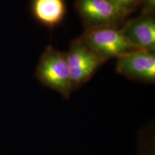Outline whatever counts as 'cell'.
Here are the masks:
<instances>
[{"label": "cell", "instance_id": "6da1fadb", "mask_svg": "<svg viewBox=\"0 0 155 155\" xmlns=\"http://www.w3.org/2000/svg\"><path fill=\"white\" fill-rule=\"evenodd\" d=\"M36 77L44 86L55 90L65 98L73 91L67 54L49 45L42 54Z\"/></svg>", "mask_w": 155, "mask_h": 155}, {"label": "cell", "instance_id": "7a4b0ae2", "mask_svg": "<svg viewBox=\"0 0 155 155\" xmlns=\"http://www.w3.org/2000/svg\"><path fill=\"white\" fill-rule=\"evenodd\" d=\"M83 43L106 61L136 50L128 41L121 29L115 26L86 29L79 38Z\"/></svg>", "mask_w": 155, "mask_h": 155}, {"label": "cell", "instance_id": "3957f363", "mask_svg": "<svg viewBox=\"0 0 155 155\" xmlns=\"http://www.w3.org/2000/svg\"><path fill=\"white\" fill-rule=\"evenodd\" d=\"M66 54L73 91L88 82L97 70L106 62L86 46L80 38L73 40Z\"/></svg>", "mask_w": 155, "mask_h": 155}, {"label": "cell", "instance_id": "277c9868", "mask_svg": "<svg viewBox=\"0 0 155 155\" xmlns=\"http://www.w3.org/2000/svg\"><path fill=\"white\" fill-rule=\"evenodd\" d=\"M75 9L86 29L118 27L124 19L111 0H76Z\"/></svg>", "mask_w": 155, "mask_h": 155}, {"label": "cell", "instance_id": "5b68a950", "mask_svg": "<svg viewBox=\"0 0 155 155\" xmlns=\"http://www.w3.org/2000/svg\"><path fill=\"white\" fill-rule=\"evenodd\" d=\"M116 71L131 80L154 83V53L139 49L131 50L117 58Z\"/></svg>", "mask_w": 155, "mask_h": 155}, {"label": "cell", "instance_id": "8992f818", "mask_svg": "<svg viewBox=\"0 0 155 155\" xmlns=\"http://www.w3.org/2000/svg\"><path fill=\"white\" fill-rule=\"evenodd\" d=\"M128 41L137 49L154 53L155 19L154 14H141L121 29Z\"/></svg>", "mask_w": 155, "mask_h": 155}, {"label": "cell", "instance_id": "52a82bcc", "mask_svg": "<svg viewBox=\"0 0 155 155\" xmlns=\"http://www.w3.org/2000/svg\"><path fill=\"white\" fill-rule=\"evenodd\" d=\"M32 9L39 22L49 28L59 25L66 12L64 0H33Z\"/></svg>", "mask_w": 155, "mask_h": 155}, {"label": "cell", "instance_id": "ba28073f", "mask_svg": "<svg viewBox=\"0 0 155 155\" xmlns=\"http://www.w3.org/2000/svg\"><path fill=\"white\" fill-rule=\"evenodd\" d=\"M137 155H155L154 128L152 126L140 131L138 137Z\"/></svg>", "mask_w": 155, "mask_h": 155}, {"label": "cell", "instance_id": "9c48e42d", "mask_svg": "<svg viewBox=\"0 0 155 155\" xmlns=\"http://www.w3.org/2000/svg\"><path fill=\"white\" fill-rule=\"evenodd\" d=\"M117 9H119L122 16L125 17L136 10L141 5V0H111Z\"/></svg>", "mask_w": 155, "mask_h": 155}, {"label": "cell", "instance_id": "30bf717a", "mask_svg": "<svg viewBox=\"0 0 155 155\" xmlns=\"http://www.w3.org/2000/svg\"><path fill=\"white\" fill-rule=\"evenodd\" d=\"M142 6L141 14H154L155 10V0H141Z\"/></svg>", "mask_w": 155, "mask_h": 155}]
</instances>
